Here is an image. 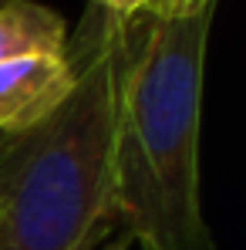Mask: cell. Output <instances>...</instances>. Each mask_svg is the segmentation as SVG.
Masks as SVG:
<instances>
[{
    "instance_id": "cell-1",
    "label": "cell",
    "mask_w": 246,
    "mask_h": 250,
    "mask_svg": "<svg viewBox=\"0 0 246 250\" xmlns=\"http://www.w3.org/2000/svg\"><path fill=\"white\" fill-rule=\"evenodd\" d=\"M128 21L88 3L71 98L0 139V250H95L115 227V125Z\"/></svg>"
},
{
    "instance_id": "cell-2",
    "label": "cell",
    "mask_w": 246,
    "mask_h": 250,
    "mask_svg": "<svg viewBox=\"0 0 246 250\" xmlns=\"http://www.w3.org/2000/svg\"><path fill=\"white\" fill-rule=\"evenodd\" d=\"M212 14L216 7L128 21L115 125V223L142 250H216L199 200Z\"/></svg>"
},
{
    "instance_id": "cell-3",
    "label": "cell",
    "mask_w": 246,
    "mask_h": 250,
    "mask_svg": "<svg viewBox=\"0 0 246 250\" xmlns=\"http://www.w3.org/2000/svg\"><path fill=\"white\" fill-rule=\"evenodd\" d=\"M71 54H38L0 64V135L27 132L57 112L75 91Z\"/></svg>"
},
{
    "instance_id": "cell-4",
    "label": "cell",
    "mask_w": 246,
    "mask_h": 250,
    "mask_svg": "<svg viewBox=\"0 0 246 250\" xmlns=\"http://www.w3.org/2000/svg\"><path fill=\"white\" fill-rule=\"evenodd\" d=\"M68 38L64 17L38 0L0 3V64L38 54H64Z\"/></svg>"
},
{
    "instance_id": "cell-5",
    "label": "cell",
    "mask_w": 246,
    "mask_h": 250,
    "mask_svg": "<svg viewBox=\"0 0 246 250\" xmlns=\"http://www.w3.org/2000/svg\"><path fill=\"white\" fill-rule=\"evenodd\" d=\"M219 0H149L145 14H155V17H182V14H196L206 7H216Z\"/></svg>"
},
{
    "instance_id": "cell-6",
    "label": "cell",
    "mask_w": 246,
    "mask_h": 250,
    "mask_svg": "<svg viewBox=\"0 0 246 250\" xmlns=\"http://www.w3.org/2000/svg\"><path fill=\"white\" fill-rule=\"evenodd\" d=\"M91 3L105 7V10L115 14V17H138V14H145V7H149V0H91Z\"/></svg>"
},
{
    "instance_id": "cell-7",
    "label": "cell",
    "mask_w": 246,
    "mask_h": 250,
    "mask_svg": "<svg viewBox=\"0 0 246 250\" xmlns=\"http://www.w3.org/2000/svg\"><path fill=\"white\" fill-rule=\"evenodd\" d=\"M108 250H128V233H125V237H118V240H115Z\"/></svg>"
},
{
    "instance_id": "cell-8",
    "label": "cell",
    "mask_w": 246,
    "mask_h": 250,
    "mask_svg": "<svg viewBox=\"0 0 246 250\" xmlns=\"http://www.w3.org/2000/svg\"><path fill=\"white\" fill-rule=\"evenodd\" d=\"M0 3H7V0H0Z\"/></svg>"
},
{
    "instance_id": "cell-9",
    "label": "cell",
    "mask_w": 246,
    "mask_h": 250,
    "mask_svg": "<svg viewBox=\"0 0 246 250\" xmlns=\"http://www.w3.org/2000/svg\"><path fill=\"white\" fill-rule=\"evenodd\" d=\"M0 139H3V135H0Z\"/></svg>"
}]
</instances>
